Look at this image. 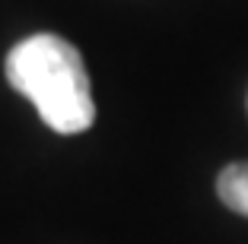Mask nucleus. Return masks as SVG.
<instances>
[{
    "label": "nucleus",
    "instance_id": "nucleus-1",
    "mask_svg": "<svg viewBox=\"0 0 248 244\" xmlns=\"http://www.w3.org/2000/svg\"><path fill=\"white\" fill-rule=\"evenodd\" d=\"M7 83L35 105L54 133H83L95 121L93 83L83 54L67 38L38 32L7 54Z\"/></svg>",
    "mask_w": 248,
    "mask_h": 244
},
{
    "label": "nucleus",
    "instance_id": "nucleus-2",
    "mask_svg": "<svg viewBox=\"0 0 248 244\" xmlns=\"http://www.w3.org/2000/svg\"><path fill=\"white\" fill-rule=\"evenodd\" d=\"M217 194L232 213L248 215V162L226 165L217 178Z\"/></svg>",
    "mask_w": 248,
    "mask_h": 244
}]
</instances>
